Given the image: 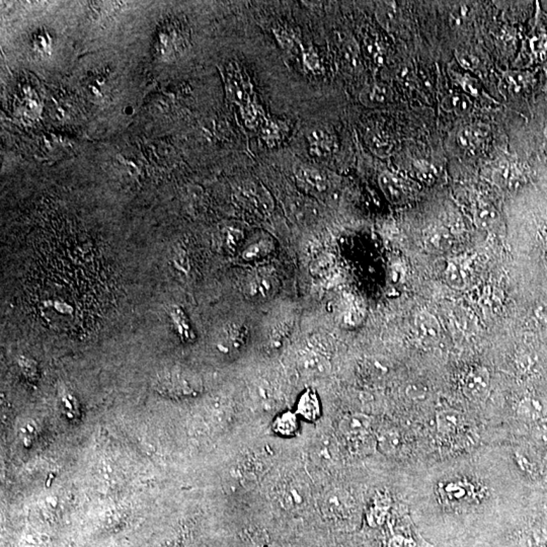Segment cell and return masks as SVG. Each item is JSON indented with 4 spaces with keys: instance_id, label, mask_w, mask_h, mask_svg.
I'll return each instance as SVG.
<instances>
[{
    "instance_id": "44dd1931",
    "label": "cell",
    "mask_w": 547,
    "mask_h": 547,
    "mask_svg": "<svg viewBox=\"0 0 547 547\" xmlns=\"http://www.w3.org/2000/svg\"><path fill=\"white\" fill-rule=\"evenodd\" d=\"M368 144L376 155H381V157L387 155L392 148L390 137L380 131H373L369 133L368 135Z\"/></svg>"
},
{
    "instance_id": "f546056e",
    "label": "cell",
    "mask_w": 547,
    "mask_h": 547,
    "mask_svg": "<svg viewBox=\"0 0 547 547\" xmlns=\"http://www.w3.org/2000/svg\"><path fill=\"white\" fill-rule=\"evenodd\" d=\"M282 132L280 125L276 124L274 122L267 123L264 126L263 129V133L267 141H276L277 139L280 138V133Z\"/></svg>"
},
{
    "instance_id": "603a6c76",
    "label": "cell",
    "mask_w": 547,
    "mask_h": 547,
    "mask_svg": "<svg viewBox=\"0 0 547 547\" xmlns=\"http://www.w3.org/2000/svg\"><path fill=\"white\" fill-rule=\"evenodd\" d=\"M171 314L172 321L176 325V330L180 334L181 339H185V341H191L194 337V334H193V328L191 327L187 315L181 308H176V307L172 309Z\"/></svg>"
},
{
    "instance_id": "8fae6325",
    "label": "cell",
    "mask_w": 547,
    "mask_h": 547,
    "mask_svg": "<svg viewBox=\"0 0 547 547\" xmlns=\"http://www.w3.org/2000/svg\"><path fill=\"white\" fill-rule=\"evenodd\" d=\"M379 185L384 195L392 203H400L406 198V188L399 179L388 172H384L379 178Z\"/></svg>"
},
{
    "instance_id": "5b68a950",
    "label": "cell",
    "mask_w": 547,
    "mask_h": 547,
    "mask_svg": "<svg viewBox=\"0 0 547 547\" xmlns=\"http://www.w3.org/2000/svg\"><path fill=\"white\" fill-rule=\"evenodd\" d=\"M488 387L490 374L486 368H472L463 379L462 390L469 399L476 402L485 399Z\"/></svg>"
},
{
    "instance_id": "7a4b0ae2",
    "label": "cell",
    "mask_w": 547,
    "mask_h": 547,
    "mask_svg": "<svg viewBox=\"0 0 547 547\" xmlns=\"http://www.w3.org/2000/svg\"><path fill=\"white\" fill-rule=\"evenodd\" d=\"M321 511L330 520H344L352 515L355 500L341 488L328 491L321 500Z\"/></svg>"
},
{
    "instance_id": "2e32d148",
    "label": "cell",
    "mask_w": 547,
    "mask_h": 547,
    "mask_svg": "<svg viewBox=\"0 0 547 547\" xmlns=\"http://www.w3.org/2000/svg\"><path fill=\"white\" fill-rule=\"evenodd\" d=\"M445 280L451 287L463 289L467 283V271L463 265L455 260L449 263L445 270Z\"/></svg>"
},
{
    "instance_id": "9c48e42d",
    "label": "cell",
    "mask_w": 547,
    "mask_h": 547,
    "mask_svg": "<svg viewBox=\"0 0 547 547\" xmlns=\"http://www.w3.org/2000/svg\"><path fill=\"white\" fill-rule=\"evenodd\" d=\"M308 140L311 144V153L314 157H327L334 148V139L332 135L323 129H315L311 131Z\"/></svg>"
},
{
    "instance_id": "7c38bea8",
    "label": "cell",
    "mask_w": 547,
    "mask_h": 547,
    "mask_svg": "<svg viewBox=\"0 0 547 547\" xmlns=\"http://www.w3.org/2000/svg\"><path fill=\"white\" fill-rule=\"evenodd\" d=\"M299 367L304 374L311 376L323 375L328 370L327 361L318 352H309L302 356Z\"/></svg>"
},
{
    "instance_id": "30bf717a",
    "label": "cell",
    "mask_w": 547,
    "mask_h": 547,
    "mask_svg": "<svg viewBox=\"0 0 547 547\" xmlns=\"http://www.w3.org/2000/svg\"><path fill=\"white\" fill-rule=\"evenodd\" d=\"M297 414L303 416L307 421L318 420L320 416V402L318 395L313 390H306L300 397L297 404Z\"/></svg>"
},
{
    "instance_id": "83f0119b",
    "label": "cell",
    "mask_w": 547,
    "mask_h": 547,
    "mask_svg": "<svg viewBox=\"0 0 547 547\" xmlns=\"http://www.w3.org/2000/svg\"><path fill=\"white\" fill-rule=\"evenodd\" d=\"M275 35H276L278 41L280 42L282 47L286 49V50L292 51L293 49L296 48L298 45L296 37L290 31L279 29V31L275 32Z\"/></svg>"
},
{
    "instance_id": "ba28073f",
    "label": "cell",
    "mask_w": 547,
    "mask_h": 547,
    "mask_svg": "<svg viewBox=\"0 0 547 547\" xmlns=\"http://www.w3.org/2000/svg\"><path fill=\"white\" fill-rule=\"evenodd\" d=\"M391 100V92L386 85H371L367 86L360 94V102L368 108H378L385 106Z\"/></svg>"
},
{
    "instance_id": "3957f363",
    "label": "cell",
    "mask_w": 547,
    "mask_h": 547,
    "mask_svg": "<svg viewBox=\"0 0 547 547\" xmlns=\"http://www.w3.org/2000/svg\"><path fill=\"white\" fill-rule=\"evenodd\" d=\"M280 500L282 506L290 511L304 510L311 503V491L304 481L291 479L282 488Z\"/></svg>"
},
{
    "instance_id": "1f68e13d",
    "label": "cell",
    "mask_w": 547,
    "mask_h": 547,
    "mask_svg": "<svg viewBox=\"0 0 547 547\" xmlns=\"http://www.w3.org/2000/svg\"><path fill=\"white\" fill-rule=\"evenodd\" d=\"M457 59L459 61L460 65L464 68L471 69L476 65V59L474 56L470 55L469 53H458Z\"/></svg>"
},
{
    "instance_id": "4316f807",
    "label": "cell",
    "mask_w": 547,
    "mask_h": 547,
    "mask_svg": "<svg viewBox=\"0 0 547 547\" xmlns=\"http://www.w3.org/2000/svg\"><path fill=\"white\" fill-rule=\"evenodd\" d=\"M541 413L542 406L539 400L525 399L519 404L518 414L524 418H537Z\"/></svg>"
},
{
    "instance_id": "4dcf8cb0",
    "label": "cell",
    "mask_w": 547,
    "mask_h": 547,
    "mask_svg": "<svg viewBox=\"0 0 547 547\" xmlns=\"http://www.w3.org/2000/svg\"><path fill=\"white\" fill-rule=\"evenodd\" d=\"M304 63L307 68L311 69V71H316L320 68V59H318V54H315L313 51H307L305 53Z\"/></svg>"
},
{
    "instance_id": "484cf974",
    "label": "cell",
    "mask_w": 547,
    "mask_h": 547,
    "mask_svg": "<svg viewBox=\"0 0 547 547\" xmlns=\"http://www.w3.org/2000/svg\"><path fill=\"white\" fill-rule=\"evenodd\" d=\"M379 445L384 452L387 454L395 453L399 446V438L397 432L393 431H385L381 433L378 437Z\"/></svg>"
},
{
    "instance_id": "f1b7e54d",
    "label": "cell",
    "mask_w": 547,
    "mask_h": 547,
    "mask_svg": "<svg viewBox=\"0 0 547 547\" xmlns=\"http://www.w3.org/2000/svg\"><path fill=\"white\" fill-rule=\"evenodd\" d=\"M244 117L248 127L253 128L260 124L262 116H260V109H258L257 106L248 102L244 108Z\"/></svg>"
},
{
    "instance_id": "cb8c5ba5",
    "label": "cell",
    "mask_w": 547,
    "mask_h": 547,
    "mask_svg": "<svg viewBox=\"0 0 547 547\" xmlns=\"http://www.w3.org/2000/svg\"><path fill=\"white\" fill-rule=\"evenodd\" d=\"M497 217V212L491 205L481 203L476 207L474 218H476V225H479V227L486 229V228L492 227Z\"/></svg>"
},
{
    "instance_id": "e0dca14e",
    "label": "cell",
    "mask_w": 547,
    "mask_h": 547,
    "mask_svg": "<svg viewBox=\"0 0 547 547\" xmlns=\"http://www.w3.org/2000/svg\"><path fill=\"white\" fill-rule=\"evenodd\" d=\"M297 176L309 187L318 191H325L327 188V180L325 174L311 167H301L298 169Z\"/></svg>"
},
{
    "instance_id": "52a82bcc",
    "label": "cell",
    "mask_w": 547,
    "mask_h": 547,
    "mask_svg": "<svg viewBox=\"0 0 547 547\" xmlns=\"http://www.w3.org/2000/svg\"><path fill=\"white\" fill-rule=\"evenodd\" d=\"M339 431L350 441H358L367 436L371 428V419L366 414H347L339 425Z\"/></svg>"
},
{
    "instance_id": "6da1fadb",
    "label": "cell",
    "mask_w": 547,
    "mask_h": 547,
    "mask_svg": "<svg viewBox=\"0 0 547 547\" xmlns=\"http://www.w3.org/2000/svg\"><path fill=\"white\" fill-rule=\"evenodd\" d=\"M279 289V280L273 270L258 269L251 272L244 281V290L248 299L264 301L276 294Z\"/></svg>"
},
{
    "instance_id": "7402d4cb",
    "label": "cell",
    "mask_w": 547,
    "mask_h": 547,
    "mask_svg": "<svg viewBox=\"0 0 547 547\" xmlns=\"http://www.w3.org/2000/svg\"><path fill=\"white\" fill-rule=\"evenodd\" d=\"M273 250V243L269 239H258V241L251 244L244 251V258L248 260H258L266 257L268 253Z\"/></svg>"
},
{
    "instance_id": "d6986e66",
    "label": "cell",
    "mask_w": 547,
    "mask_h": 547,
    "mask_svg": "<svg viewBox=\"0 0 547 547\" xmlns=\"http://www.w3.org/2000/svg\"><path fill=\"white\" fill-rule=\"evenodd\" d=\"M462 421V414L453 409H445L437 414L438 429L443 434H450L457 429Z\"/></svg>"
},
{
    "instance_id": "5bb4252c",
    "label": "cell",
    "mask_w": 547,
    "mask_h": 547,
    "mask_svg": "<svg viewBox=\"0 0 547 547\" xmlns=\"http://www.w3.org/2000/svg\"><path fill=\"white\" fill-rule=\"evenodd\" d=\"M248 337V328L243 325L232 323L225 328L221 344L229 350L230 349H239L246 344Z\"/></svg>"
},
{
    "instance_id": "ac0fdd59",
    "label": "cell",
    "mask_w": 547,
    "mask_h": 547,
    "mask_svg": "<svg viewBox=\"0 0 547 547\" xmlns=\"http://www.w3.org/2000/svg\"><path fill=\"white\" fill-rule=\"evenodd\" d=\"M273 429L275 432L278 433L281 436H294L298 430L296 414L290 413V411L280 414L275 420Z\"/></svg>"
},
{
    "instance_id": "277c9868",
    "label": "cell",
    "mask_w": 547,
    "mask_h": 547,
    "mask_svg": "<svg viewBox=\"0 0 547 547\" xmlns=\"http://www.w3.org/2000/svg\"><path fill=\"white\" fill-rule=\"evenodd\" d=\"M241 203L248 208V210L257 213L258 215L269 214L273 210L274 203L271 196L267 192L266 188L256 184H248L241 188L239 192Z\"/></svg>"
},
{
    "instance_id": "d6a6232c",
    "label": "cell",
    "mask_w": 547,
    "mask_h": 547,
    "mask_svg": "<svg viewBox=\"0 0 547 547\" xmlns=\"http://www.w3.org/2000/svg\"><path fill=\"white\" fill-rule=\"evenodd\" d=\"M535 316L542 323H547V305H541L535 311Z\"/></svg>"
},
{
    "instance_id": "9a60e30c",
    "label": "cell",
    "mask_w": 547,
    "mask_h": 547,
    "mask_svg": "<svg viewBox=\"0 0 547 547\" xmlns=\"http://www.w3.org/2000/svg\"><path fill=\"white\" fill-rule=\"evenodd\" d=\"M486 131L476 126H467L458 133L457 141L462 148L467 150L479 148L485 140Z\"/></svg>"
},
{
    "instance_id": "d4e9b609",
    "label": "cell",
    "mask_w": 547,
    "mask_h": 547,
    "mask_svg": "<svg viewBox=\"0 0 547 547\" xmlns=\"http://www.w3.org/2000/svg\"><path fill=\"white\" fill-rule=\"evenodd\" d=\"M444 106L446 109H452L458 115H464L471 109V102L467 95L453 94L444 100Z\"/></svg>"
},
{
    "instance_id": "836d02e7",
    "label": "cell",
    "mask_w": 547,
    "mask_h": 547,
    "mask_svg": "<svg viewBox=\"0 0 547 547\" xmlns=\"http://www.w3.org/2000/svg\"><path fill=\"white\" fill-rule=\"evenodd\" d=\"M544 135H546V137L547 138V126L546 127V129H544Z\"/></svg>"
},
{
    "instance_id": "4fadbf2b",
    "label": "cell",
    "mask_w": 547,
    "mask_h": 547,
    "mask_svg": "<svg viewBox=\"0 0 547 547\" xmlns=\"http://www.w3.org/2000/svg\"><path fill=\"white\" fill-rule=\"evenodd\" d=\"M423 241L429 250L445 251L452 244V237L443 228H429L423 235Z\"/></svg>"
},
{
    "instance_id": "ffe728a7",
    "label": "cell",
    "mask_w": 547,
    "mask_h": 547,
    "mask_svg": "<svg viewBox=\"0 0 547 547\" xmlns=\"http://www.w3.org/2000/svg\"><path fill=\"white\" fill-rule=\"evenodd\" d=\"M376 16L378 22L386 30L395 28L397 20V11L393 2H383L376 9Z\"/></svg>"
},
{
    "instance_id": "8992f818",
    "label": "cell",
    "mask_w": 547,
    "mask_h": 547,
    "mask_svg": "<svg viewBox=\"0 0 547 547\" xmlns=\"http://www.w3.org/2000/svg\"><path fill=\"white\" fill-rule=\"evenodd\" d=\"M414 327L419 342L423 347H432L438 343L441 335L439 321L428 311H421L414 320Z\"/></svg>"
}]
</instances>
